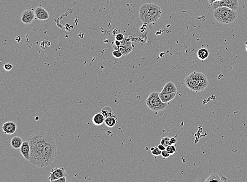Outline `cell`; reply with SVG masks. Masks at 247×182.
<instances>
[{
	"instance_id": "cell-1",
	"label": "cell",
	"mask_w": 247,
	"mask_h": 182,
	"mask_svg": "<svg viewBox=\"0 0 247 182\" xmlns=\"http://www.w3.org/2000/svg\"><path fill=\"white\" fill-rule=\"evenodd\" d=\"M51 136L50 133L37 131L28 138L30 146V157L28 161L33 165L43 168V149Z\"/></svg>"
},
{
	"instance_id": "cell-2",
	"label": "cell",
	"mask_w": 247,
	"mask_h": 182,
	"mask_svg": "<svg viewBox=\"0 0 247 182\" xmlns=\"http://www.w3.org/2000/svg\"><path fill=\"white\" fill-rule=\"evenodd\" d=\"M161 14L162 9L158 5L144 3L139 9V19L144 24L153 23L158 21Z\"/></svg>"
},
{
	"instance_id": "cell-3",
	"label": "cell",
	"mask_w": 247,
	"mask_h": 182,
	"mask_svg": "<svg viewBox=\"0 0 247 182\" xmlns=\"http://www.w3.org/2000/svg\"><path fill=\"white\" fill-rule=\"evenodd\" d=\"M186 86L195 92L203 91L209 85L206 76L201 72H193L187 76L184 80Z\"/></svg>"
},
{
	"instance_id": "cell-4",
	"label": "cell",
	"mask_w": 247,
	"mask_h": 182,
	"mask_svg": "<svg viewBox=\"0 0 247 182\" xmlns=\"http://www.w3.org/2000/svg\"><path fill=\"white\" fill-rule=\"evenodd\" d=\"M57 155V144L54 136L51 134L43 149V168L51 165L55 160Z\"/></svg>"
},
{
	"instance_id": "cell-5",
	"label": "cell",
	"mask_w": 247,
	"mask_h": 182,
	"mask_svg": "<svg viewBox=\"0 0 247 182\" xmlns=\"http://www.w3.org/2000/svg\"><path fill=\"white\" fill-rule=\"evenodd\" d=\"M213 17L219 23L227 24L235 21L238 17V13L229 7L222 6L213 10Z\"/></svg>"
},
{
	"instance_id": "cell-6",
	"label": "cell",
	"mask_w": 247,
	"mask_h": 182,
	"mask_svg": "<svg viewBox=\"0 0 247 182\" xmlns=\"http://www.w3.org/2000/svg\"><path fill=\"white\" fill-rule=\"evenodd\" d=\"M146 104L148 107L153 111H163L167 108L168 103H163L158 92H153L146 99Z\"/></svg>"
},
{
	"instance_id": "cell-7",
	"label": "cell",
	"mask_w": 247,
	"mask_h": 182,
	"mask_svg": "<svg viewBox=\"0 0 247 182\" xmlns=\"http://www.w3.org/2000/svg\"><path fill=\"white\" fill-rule=\"evenodd\" d=\"M228 7L237 11L239 7V0H219L216 1L211 4L213 10L219 7Z\"/></svg>"
},
{
	"instance_id": "cell-8",
	"label": "cell",
	"mask_w": 247,
	"mask_h": 182,
	"mask_svg": "<svg viewBox=\"0 0 247 182\" xmlns=\"http://www.w3.org/2000/svg\"><path fill=\"white\" fill-rule=\"evenodd\" d=\"M67 173L64 168H53L49 173V180L51 182H54L60 178L67 176Z\"/></svg>"
},
{
	"instance_id": "cell-9",
	"label": "cell",
	"mask_w": 247,
	"mask_h": 182,
	"mask_svg": "<svg viewBox=\"0 0 247 182\" xmlns=\"http://www.w3.org/2000/svg\"><path fill=\"white\" fill-rule=\"evenodd\" d=\"M35 18V12L33 9H28L24 11L21 16L22 22L27 25L32 23Z\"/></svg>"
},
{
	"instance_id": "cell-10",
	"label": "cell",
	"mask_w": 247,
	"mask_h": 182,
	"mask_svg": "<svg viewBox=\"0 0 247 182\" xmlns=\"http://www.w3.org/2000/svg\"><path fill=\"white\" fill-rule=\"evenodd\" d=\"M35 18L40 21H45L49 19V14L46 9L41 6H38L34 9Z\"/></svg>"
},
{
	"instance_id": "cell-11",
	"label": "cell",
	"mask_w": 247,
	"mask_h": 182,
	"mask_svg": "<svg viewBox=\"0 0 247 182\" xmlns=\"http://www.w3.org/2000/svg\"><path fill=\"white\" fill-rule=\"evenodd\" d=\"M2 129L4 133L9 135H11L14 134L17 130V124L14 122H7L3 124Z\"/></svg>"
},
{
	"instance_id": "cell-12",
	"label": "cell",
	"mask_w": 247,
	"mask_h": 182,
	"mask_svg": "<svg viewBox=\"0 0 247 182\" xmlns=\"http://www.w3.org/2000/svg\"><path fill=\"white\" fill-rule=\"evenodd\" d=\"M20 150L21 153L24 159L29 161L30 157V146L28 141H24Z\"/></svg>"
},
{
	"instance_id": "cell-13",
	"label": "cell",
	"mask_w": 247,
	"mask_h": 182,
	"mask_svg": "<svg viewBox=\"0 0 247 182\" xmlns=\"http://www.w3.org/2000/svg\"><path fill=\"white\" fill-rule=\"evenodd\" d=\"M176 92L169 93L162 90L159 93V97L163 103H168L170 101L172 100L173 99H174V98L176 96Z\"/></svg>"
},
{
	"instance_id": "cell-14",
	"label": "cell",
	"mask_w": 247,
	"mask_h": 182,
	"mask_svg": "<svg viewBox=\"0 0 247 182\" xmlns=\"http://www.w3.org/2000/svg\"><path fill=\"white\" fill-rule=\"evenodd\" d=\"M227 181V178L225 177L224 175H221L218 173H212L207 179L205 180V182H210L212 181H216V182H226Z\"/></svg>"
},
{
	"instance_id": "cell-15",
	"label": "cell",
	"mask_w": 247,
	"mask_h": 182,
	"mask_svg": "<svg viewBox=\"0 0 247 182\" xmlns=\"http://www.w3.org/2000/svg\"><path fill=\"white\" fill-rule=\"evenodd\" d=\"M105 117L101 113H98L94 114L92 118V122L94 125L97 126H100L103 124L105 121Z\"/></svg>"
},
{
	"instance_id": "cell-16",
	"label": "cell",
	"mask_w": 247,
	"mask_h": 182,
	"mask_svg": "<svg viewBox=\"0 0 247 182\" xmlns=\"http://www.w3.org/2000/svg\"><path fill=\"white\" fill-rule=\"evenodd\" d=\"M23 140L19 136H15L11 139V145L14 149H19L22 145Z\"/></svg>"
},
{
	"instance_id": "cell-17",
	"label": "cell",
	"mask_w": 247,
	"mask_h": 182,
	"mask_svg": "<svg viewBox=\"0 0 247 182\" xmlns=\"http://www.w3.org/2000/svg\"><path fill=\"white\" fill-rule=\"evenodd\" d=\"M197 57L201 61H205L208 58L209 55V52L205 48H201L197 51Z\"/></svg>"
},
{
	"instance_id": "cell-18",
	"label": "cell",
	"mask_w": 247,
	"mask_h": 182,
	"mask_svg": "<svg viewBox=\"0 0 247 182\" xmlns=\"http://www.w3.org/2000/svg\"><path fill=\"white\" fill-rule=\"evenodd\" d=\"M162 90L169 93H175L177 92V88L176 85L171 82H168L165 84Z\"/></svg>"
},
{
	"instance_id": "cell-19",
	"label": "cell",
	"mask_w": 247,
	"mask_h": 182,
	"mask_svg": "<svg viewBox=\"0 0 247 182\" xmlns=\"http://www.w3.org/2000/svg\"><path fill=\"white\" fill-rule=\"evenodd\" d=\"M117 122V118L114 117V116L107 117L105 119L104 123L106 126L109 128H113L115 126Z\"/></svg>"
},
{
	"instance_id": "cell-20",
	"label": "cell",
	"mask_w": 247,
	"mask_h": 182,
	"mask_svg": "<svg viewBox=\"0 0 247 182\" xmlns=\"http://www.w3.org/2000/svg\"><path fill=\"white\" fill-rule=\"evenodd\" d=\"M132 44L127 46H120L118 48V50L122 53L123 55H127L132 51Z\"/></svg>"
},
{
	"instance_id": "cell-21",
	"label": "cell",
	"mask_w": 247,
	"mask_h": 182,
	"mask_svg": "<svg viewBox=\"0 0 247 182\" xmlns=\"http://www.w3.org/2000/svg\"><path fill=\"white\" fill-rule=\"evenodd\" d=\"M101 113L103 115V116L105 117V118H107V117L114 116L113 113H112V110L111 109V108L109 107H108V106L103 108L102 109Z\"/></svg>"
},
{
	"instance_id": "cell-22",
	"label": "cell",
	"mask_w": 247,
	"mask_h": 182,
	"mask_svg": "<svg viewBox=\"0 0 247 182\" xmlns=\"http://www.w3.org/2000/svg\"><path fill=\"white\" fill-rule=\"evenodd\" d=\"M166 150L171 155L174 154L176 152V149L175 145L170 144L166 147Z\"/></svg>"
},
{
	"instance_id": "cell-23",
	"label": "cell",
	"mask_w": 247,
	"mask_h": 182,
	"mask_svg": "<svg viewBox=\"0 0 247 182\" xmlns=\"http://www.w3.org/2000/svg\"><path fill=\"white\" fill-rule=\"evenodd\" d=\"M151 153L154 156H159L161 155V151L158 148V146L155 147H152L151 148Z\"/></svg>"
},
{
	"instance_id": "cell-24",
	"label": "cell",
	"mask_w": 247,
	"mask_h": 182,
	"mask_svg": "<svg viewBox=\"0 0 247 182\" xmlns=\"http://www.w3.org/2000/svg\"><path fill=\"white\" fill-rule=\"evenodd\" d=\"M160 143L163 145L165 147H167L168 146H169L170 145V138L168 136H165L161 139V140L160 141Z\"/></svg>"
},
{
	"instance_id": "cell-25",
	"label": "cell",
	"mask_w": 247,
	"mask_h": 182,
	"mask_svg": "<svg viewBox=\"0 0 247 182\" xmlns=\"http://www.w3.org/2000/svg\"><path fill=\"white\" fill-rule=\"evenodd\" d=\"M112 55L116 58H120L123 56L122 53L119 50H114L112 52Z\"/></svg>"
},
{
	"instance_id": "cell-26",
	"label": "cell",
	"mask_w": 247,
	"mask_h": 182,
	"mask_svg": "<svg viewBox=\"0 0 247 182\" xmlns=\"http://www.w3.org/2000/svg\"><path fill=\"white\" fill-rule=\"evenodd\" d=\"M3 67H4L5 70H6L7 72H9L10 70H12V69L13 68V66L10 64H5Z\"/></svg>"
},
{
	"instance_id": "cell-27",
	"label": "cell",
	"mask_w": 247,
	"mask_h": 182,
	"mask_svg": "<svg viewBox=\"0 0 247 182\" xmlns=\"http://www.w3.org/2000/svg\"><path fill=\"white\" fill-rule=\"evenodd\" d=\"M161 155L163 157V159H167L170 157V154L167 152V151L166 150H165L164 151H162L161 152Z\"/></svg>"
},
{
	"instance_id": "cell-28",
	"label": "cell",
	"mask_w": 247,
	"mask_h": 182,
	"mask_svg": "<svg viewBox=\"0 0 247 182\" xmlns=\"http://www.w3.org/2000/svg\"><path fill=\"white\" fill-rule=\"evenodd\" d=\"M115 40H119V41H122V40H124V35L122 34H117L115 37Z\"/></svg>"
},
{
	"instance_id": "cell-29",
	"label": "cell",
	"mask_w": 247,
	"mask_h": 182,
	"mask_svg": "<svg viewBox=\"0 0 247 182\" xmlns=\"http://www.w3.org/2000/svg\"><path fill=\"white\" fill-rule=\"evenodd\" d=\"M176 142H177V140H176V138H173V137L170 138V144L175 145L176 144Z\"/></svg>"
},
{
	"instance_id": "cell-30",
	"label": "cell",
	"mask_w": 247,
	"mask_h": 182,
	"mask_svg": "<svg viewBox=\"0 0 247 182\" xmlns=\"http://www.w3.org/2000/svg\"><path fill=\"white\" fill-rule=\"evenodd\" d=\"M66 176H64V177H62V178H60L59 179L55 180L54 182H66Z\"/></svg>"
},
{
	"instance_id": "cell-31",
	"label": "cell",
	"mask_w": 247,
	"mask_h": 182,
	"mask_svg": "<svg viewBox=\"0 0 247 182\" xmlns=\"http://www.w3.org/2000/svg\"><path fill=\"white\" fill-rule=\"evenodd\" d=\"M158 147L159 149L161 151H164L165 150H166V147H165L162 144H161L160 143L158 145Z\"/></svg>"
},
{
	"instance_id": "cell-32",
	"label": "cell",
	"mask_w": 247,
	"mask_h": 182,
	"mask_svg": "<svg viewBox=\"0 0 247 182\" xmlns=\"http://www.w3.org/2000/svg\"><path fill=\"white\" fill-rule=\"evenodd\" d=\"M216 1H219V0H208V1H209V2L210 4H211L212 3H213Z\"/></svg>"
},
{
	"instance_id": "cell-33",
	"label": "cell",
	"mask_w": 247,
	"mask_h": 182,
	"mask_svg": "<svg viewBox=\"0 0 247 182\" xmlns=\"http://www.w3.org/2000/svg\"><path fill=\"white\" fill-rule=\"evenodd\" d=\"M246 51H247V42H246Z\"/></svg>"
}]
</instances>
